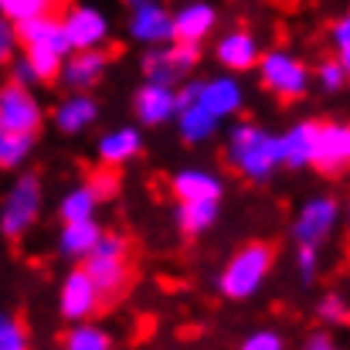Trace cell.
<instances>
[{
  "mask_svg": "<svg viewBox=\"0 0 350 350\" xmlns=\"http://www.w3.org/2000/svg\"><path fill=\"white\" fill-rule=\"evenodd\" d=\"M275 265V245L272 241H248L225 262L218 275V293L232 303H245L262 293L269 282V272Z\"/></svg>",
  "mask_w": 350,
  "mask_h": 350,
  "instance_id": "obj_3",
  "label": "cell"
},
{
  "mask_svg": "<svg viewBox=\"0 0 350 350\" xmlns=\"http://www.w3.org/2000/svg\"><path fill=\"white\" fill-rule=\"evenodd\" d=\"M122 3H126V7L133 10V7H139V3H150V0H122Z\"/></svg>",
  "mask_w": 350,
  "mask_h": 350,
  "instance_id": "obj_40",
  "label": "cell"
},
{
  "mask_svg": "<svg viewBox=\"0 0 350 350\" xmlns=\"http://www.w3.org/2000/svg\"><path fill=\"white\" fill-rule=\"evenodd\" d=\"M27 347H31V334H27L24 320L0 310V350H27Z\"/></svg>",
  "mask_w": 350,
  "mask_h": 350,
  "instance_id": "obj_33",
  "label": "cell"
},
{
  "mask_svg": "<svg viewBox=\"0 0 350 350\" xmlns=\"http://www.w3.org/2000/svg\"><path fill=\"white\" fill-rule=\"evenodd\" d=\"M62 24H65V38L72 48H106L113 34L106 14L89 3H68L62 14Z\"/></svg>",
  "mask_w": 350,
  "mask_h": 350,
  "instance_id": "obj_13",
  "label": "cell"
},
{
  "mask_svg": "<svg viewBox=\"0 0 350 350\" xmlns=\"http://www.w3.org/2000/svg\"><path fill=\"white\" fill-rule=\"evenodd\" d=\"M347 218H350V204H347Z\"/></svg>",
  "mask_w": 350,
  "mask_h": 350,
  "instance_id": "obj_41",
  "label": "cell"
},
{
  "mask_svg": "<svg viewBox=\"0 0 350 350\" xmlns=\"http://www.w3.org/2000/svg\"><path fill=\"white\" fill-rule=\"evenodd\" d=\"M96 211H99V201H96V194L85 184L65 191L62 201H58V221L62 225L65 221H89V218H96Z\"/></svg>",
  "mask_w": 350,
  "mask_h": 350,
  "instance_id": "obj_27",
  "label": "cell"
},
{
  "mask_svg": "<svg viewBox=\"0 0 350 350\" xmlns=\"http://www.w3.org/2000/svg\"><path fill=\"white\" fill-rule=\"evenodd\" d=\"M113 58H116V51H109V44L106 48H72L62 62L58 82L68 92H92L106 79Z\"/></svg>",
  "mask_w": 350,
  "mask_h": 350,
  "instance_id": "obj_11",
  "label": "cell"
},
{
  "mask_svg": "<svg viewBox=\"0 0 350 350\" xmlns=\"http://www.w3.org/2000/svg\"><path fill=\"white\" fill-rule=\"evenodd\" d=\"M174 126H177V136H180L187 146H201V143L215 139V133H218L221 119H215L204 106H198V103H187V106H180V109H177Z\"/></svg>",
  "mask_w": 350,
  "mask_h": 350,
  "instance_id": "obj_24",
  "label": "cell"
},
{
  "mask_svg": "<svg viewBox=\"0 0 350 350\" xmlns=\"http://www.w3.org/2000/svg\"><path fill=\"white\" fill-rule=\"evenodd\" d=\"M194 103L204 106L215 119H232L245 109V89L232 72H225V75H215V79H201Z\"/></svg>",
  "mask_w": 350,
  "mask_h": 350,
  "instance_id": "obj_16",
  "label": "cell"
},
{
  "mask_svg": "<svg viewBox=\"0 0 350 350\" xmlns=\"http://www.w3.org/2000/svg\"><path fill=\"white\" fill-rule=\"evenodd\" d=\"M286 347V337L279 330H255L241 340V350H282Z\"/></svg>",
  "mask_w": 350,
  "mask_h": 350,
  "instance_id": "obj_36",
  "label": "cell"
},
{
  "mask_svg": "<svg viewBox=\"0 0 350 350\" xmlns=\"http://www.w3.org/2000/svg\"><path fill=\"white\" fill-rule=\"evenodd\" d=\"M296 272L303 286H313L320 275V245H296Z\"/></svg>",
  "mask_w": 350,
  "mask_h": 350,
  "instance_id": "obj_34",
  "label": "cell"
},
{
  "mask_svg": "<svg viewBox=\"0 0 350 350\" xmlns=\"http://www.w3.org/2000/svg\"><path fill=\"white\" fill-rule=\"evenodd\" d=\"M44 126V106L34 96V89L3 82L0 85V129L3 133H41Z\"/></svg>",
  "mask_w": 350,
  "mask_h": 350,
  "instance_id": "obj_9",
  "label": "cell"
},
{
  "mask_svg": "<svg viewBox=\"0 0 350 350\" xmlns=\"http://www.w3.org/2000/svg\"><path fill=\"white\" fill-rule=\"evenodd\" d=\"M14 27H17V48L24 51V58L31 62V68L38 72V82L41 85L58 82L62 62L72 51V44L65 38L62 14H55V10L51 14H34V17L14 21Z\"/></svg>",
  "mask_w": 350,
  "mask_h": 350,
  "instance_id": "obj_1",
  "label": "cell"
},
{
  "mask_svg": "<svg viewBox=\"0 0 350 350\" xmlns=\"http://www.w3.org/2000/svg\"><path fill=\"white\" fill-rule=\"evenodd\" d=\"M330 41H334V51H337L334 58L350 72V10L330 24Z\"/></svg>",
  "mask_w": 350,
  "mask_h": 350,
  "instance_id": "obj_35",
  "label": "cell"
},
{
  "mask_svg": "<svg viewBox=\"0 0 350 350\" xmlns=\"http://www.w3.org/2000/svg\"><path fill=\"white\" fill-rule=\"evenodd\" d=\"M133 116L139 119L143 129H160L177 116V85L146 82L133 92Z\"/></svg>",
  "mask_w": 350,
  "mask_h": 350,
  "instance_id": "obj_14",
  "label": "cell"
},
{
  "mask_svg": "<svg viewBox=\"0 0 350 350\" xmlns=\"http://www.w3.org/2000/svg\"><path fill=\"white\" fill-rule=\"evenodd\" d=\"M317 320L330 330L350 327V299L344 293H323L320 303H317Z\"/></svg>",
  "mask_w": 350,
  "mask_h": 350,
  "instance_id": "obj_30",
  "label": "cell"
},
{
  "mask_svg": "<svg viewBox=\"0 0 350 350\" xmlns=\"http://www.w3.org/2000/svg\"><path fill=\"white\" fill-rule=\"evenodd\" d=\"M198 65H201V44H187V41L150 44L139 58L143 79L163 82V85H180L187 75H194Z\"/></svg>",
  "mask_w": 350,
  "mask_h": 350,
  "instance_id": "obj_7",
  "label": "cell"
},
{
  "mask_svg": "<svg viewBox=\"0 0 350 350\" xmlns=\"http://www.w3.org/2000/svg\"><path fill=\"white\" fill-rule=\"evenodd\" d=\"M139 153H143V129L139 126H116V129L103 133L99 143H96L99 163L116 167V170L126 167V163H133Z\"/></svg>",
  "mask_w": 350,
  "mask_h": 350,
  "instance_id": "obj_21",
  "label": "cell"
},
{
  "mask_svg": "<svg viewBox=\"0 0 350 350\" xmlns=\"http://www.w3.org/2000/svg\"><path fill=\"white\" fill-rule=\"evenodd\" d=\"M258 55H262L258 38H255L248 27H232V31H225V34L218 38V44H215V58H218V65H221L225 72H232V75L255 68Z\"/></svg>",
  "mask_w": 350,
  "mask_h": 350,
  "instance_id": "obj_17",
  "label": "cell"
},
{
  "mask_svg": "<svg viewBox=\"0 0 350 350\" xmlns=\"http://www.w3.org/2000/svg\"><path fill=\"white\" fill-rule=\"evenodd\" d=\"M103 306H106V303H103L96 282L89 279V272H85L82 265H75V269L65 275L62 289H58V313H62V320L82 323V320L99 317Z\"/></svg>",
  "mask_w": 350,
  "mask_h": 350,
  "instance_id": "obj_12",
  "label": "cell"
},
{
  "mask_svg": "<svg viewBox=\"0 0 350 350\" xmlns=\"http://www.w3.org/2000/svg\"><path fill=\"white\" fill-rule=\"evenodd\" d=\"M313 82L323 96H340L344 89H350V72L337 62V58H323L317 68H313Z\"/></svg>",
  "mask_w": 350,
  "mask_h": 350,
  "instance_id": "obj_29",
  "label": "cell"
},
{
  "mask_svg": "<svg viewBox=\"0 0 350 350\" xmlns=\"http://www.w3.org/2000/svg\"><path fill=\"white\" fill-rule=\"evenodd\" d=\"M218 27V10L208 0H191L174 14V41L187 44H204Z\"/></svg>",
  "mask_w": 350,
  "mask_h": 350,
  "instance_id": "obj_19",
  "label": "cell"
},
{
  "mask_svg": "<svg viewBox=\"0 0 350 350\" xmlns=\"http://www.w3.org/2000/svg\"><path fill=\"white\" fill-rule=\"evenodd\" d=\"M68 7V0H0V14L10 21H24L34 14H62Z\"/></svg>",
  "mask_w": 350,
  "mask_h": 350,
  "instance_id": "obj_31",
  "label": "cell"
},
{
  "mask_svg": "<svg viewBox=\"0 0 350 350\" xmlns=\"http://www.w3.org/2000/svg\"><path fill=\"white\" fill-rule=\"evenodd\" d=\"M21 48H17V27H14V21L10 17H3L0 14V68L17 55Z\"/></svg>",
  "mask_w": 350,
  "mask_h": 350,
  "instance_id": "obj_38",
  "label": "cell"
},
{
  "mask_svg": "<svg viewBox=\"0 0 350 350\" xmlns=\"http://www.w3.org/2000/svg\"><path fill=\"white\" fill-rule=\"evenodd\" d=\"M44 208V184L38 174H17L10 191L3 194L0 204V234L7 241H21L41 218Z\"/></svg>",
  "mask_w": 350,
  "mask_h": 350,
  "instance_id": "obj_6",
  "label": "cell"
},
{
  "mask_svg": "<svg viewBox=\"0 0 350 350\" xmlns=\"http://www.w3.org/2000/svg\"><path fill=\"white\" fill-rule=\"evenodd\" d=\"M34 133H3L0 129V170H17L34 153Z\"/></svg>",
  "mask_w": 350,
  "mask_h": 350,
  "instance_id": "obj_28",
  "label": "cell"
},
{
  "mask_svg": "<svg viewBox=\"0 0 350 350\" xmlns=\"http://www.w3.org/2000/svg\"><path fill=\"white\" fill-rule=\"evenodd\" d=\"M99 99L92 92H68L58 106H55V126L62 136H82L85 129H92L99 122Z\"/></svg>",
  "mask_w": 350,
  "mask_h": 350,
  "instance_id": "obj_18",
  "label": "cell"
},
{
  "mask_svg": "<svg viewBox=\"0 0 350 350\" xmlns=\"http://www.w3.org/2000/svg\"><path fill=\"white\" fill-rule=\"evenodd\" d=\"M79 265L89 272V279L96 282V289H99V296H103L106 306H109V303H119V299L126 296L129 279H133V269H129V241H126V234L106 232V228H103L96 248H92Z\"/></svg>",
  "mask_w": 350,
  "mask_h": 350,
  "instance_id": "obj_4",
  "label": "cell"
},
{
  "mask_svg": "<svg viewBox=\"0 0 350 350\" xmlns=\"http://www.w3.org/2000/svg\"><path fill=\"white\" fill-rule=\"evenodd\" d=\"M310 167L323 177H340L350 167V122H327L317 119Z\"/></svg>",
  "mask_w": 350,
  "mask_h": 350,
  "instance_id": "obj_10",
  "label": "cell"
},
{
  "mask_svg": "<svg viewBox=\"0 0 350 350\" xmlns=\"http://www.w3.org/2000/svg\"><path fill=\"white\" fill-rule=\"evenodd\" d=\"M313 133H317V119H303V122L289 126V129L279 136V167H286V170H303V167H310Z\"/></svg>",
  "mask_w": 350,
  "mask_h": 350,
  "instance_id": "obj_22",
  "label": "cell"
},
{
  "mask_svg": "<svg viewBox=\"0 0 350 350\" xmlns=\"http://www.w3.org/2000/svg\"><path fill=\"white\" fill-rule=\"evenodd\" d=\"M7 72H10V79H7V82H17V85H27V89L41 85V82H38V72L31 68V62H27L24 55H21V58L14 55V58L7 62Z\"/></svg>",
  "mask_w": 350,
  "mask_h": 350,
  "instance_id": "obj_37",
  "label": "cell"
},
{
  "mask_svg": "<svg viewBox=\"0 0 350 350\" xmlns=\"http://www.w3.org/2000/svg\"><path fill=\"white\" fill-rule=\"evenodd\" d=\"M221 201H177V228L184 238H201L215 228Z\"/></svg>",
  "mask_w": 350,
  "mask_h": 350,
  "instance_id": "obj_25",
  "label": "cell"
},
{
  "mask_svg": "<svg viewBox=\"0 0 350 350\" xmlns=\"http://www.w3.org/2000/svg\"><path fill=\"white\" fill-rule=\"evenodd\" d=\"M126 34L129 41L150 48V44H167L174 41V14L160 3V0H150V3H139L129 10V21H126Z\"/></svg>",
  "mask_w": 350,
  "mask_h": 350,
  "instance_id": "obj_15",
  "label": "cell"
},
{
  "mask_svg": "<svg viewBox=\"0 0 350 350\" xmlns=\"http://www.w3.org/2000/svg\"><path fill=\"white\" fill-rule=\"evenodd\" d=\"M340 215H344V208H340L337 198H330V194L310 198L293 218V228H289L293 241L296 245H323V241H330V234L337 232V225H340Z\"/></svg>",
  "mask_w": 350,
  "mask_h": 350,
  "instance_id": "obj_8",
  "label": "cell"
},
{
  "mask_svg": "<svg viewBox=\"0 0 350 350\" xmlns=\"http://www.w3.org/2000/svg\"><path fill=\"white\" fill-rule=\"evenodd\" d=\"M99 234H103V225L96 221V218H89V221H65L62 225V232H58V255L65 258V262H82L92 248H96V241H99Z\"/></svg>",
  "mask_w": 350,
  "mask_h": 350,
  "instance_id": "obj_23",
  "label": "cell"
},
{
  "mask_svg": "<svg viewBox=\"0 0 350 350\" xmlns=\"http://www.w3.org/2000/svg\"><path fill=\"white\" fill-rule=\"evenodd\" d=\"M255 72H258V82L265 92H272L279 103L293 106V103H303L310 96V85H313V72L310 65L286 51V48H269L258 55L255 62Z\"/></svg>",
  "mask_w": 350,
  "mask_h": 350,
  "instance_id": "obj_5",
  "label": "cell"
},
{
  "mask_svg": "<svg viewBox=\"0 0 350 350\" xmlns=\"http://www.w3.org/2000/svg\"><path fill=\"white\" fill-rule=\"evenodd\" d=\"M116 344L113 334L92 320H82V323H72L68 334L62 337V347L65 350H109Z\"/></svg>",
  "mask_w": 350,
  "mask_h": 350,
  "instance_id": "obj_26",
  "label": "cell"
},
{
  "mask_svg": "<svg viewBox=\"0 0 350 350\" xmlns=\"http://www.w3.org/2000/svg\"><path fill=\"white\" fill-rule=\"evenodd\" d=\"M303 347L306 350H334L337 347V337L330 334V327H323V330H313L310 337H303Z\"/></svg>",
  "mask_w": 350,
  "mask_h": 350,
  "instance_id": "obj_39",
  "label": "cell"
},
{
  "mask_svg": "<svg viewBox=\"0 0 350 350\" xmlns=\"http://www.w3.org/2000/svg\"><path fill=\"white\" fill-rule=\"evenodd\" d=\"M170 194L177 201H221L225 180L204 167H184L170 177Z\"/></svg>",
  "mask_w": 350,
  "mask_h": 350,
  "instance_id": "obj_20",
  "label": "cell"
},
{
  "mask_svg": "<svg viewBox=\"0 0 350 350\" xmlns=\"http://www.w3.org/2000/svg\"><path fill=\"white\" fill-rule=\"evenodd\" d=\"M225 163L248 184H269L279 170V136L255 122H234L225 136Z\"/></svg>",
  "mask_w": 350,
  "mask_h": 350,
  "instance_id": "obj_2",
  "label": "cell"
},
{
  "mask_svg": "<svg viewBox=\"0 0 350 350\" xmlns=\"http://www.w3.org/2000/svg\"><path fill=\"white\" fill-rule=\"evenodd\" d=\"M85 187L96 194V201H99V204L113 201V198L119 194V174H116V167H106V163H99L96 170H89V177H85Z\"/></svg>",
  "mask_w": 350,
  "mask_h": 350,
  "instance_id": "obj_32",
  "label": "cell"
}]
</instances>
